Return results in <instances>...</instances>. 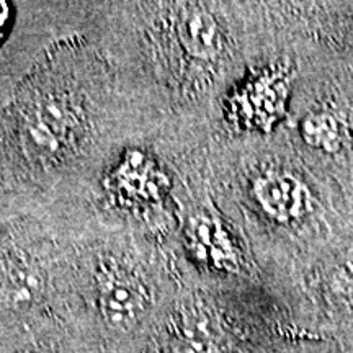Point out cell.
I'll return each mask as SVG.
<instances>
[{"label":"cell","mask_w":353,"mask_h":353,"mask_svg":"<svg viewBox=\"0 0 353 353\" xmlns=\"http://www.w3.org/2000/svg\"><path fill=\"white\" fill-rule=\"evenodd\" d=\"M141 123L85 33L52 43L21 79L3 126L25 211H83L113 148Z\"/></svg>","instance_id":"6da1fadb"},{"label":"cell","mask_w":353,"mask_h":353,"mask_svg":"<svg viewBox=\"0 0 353 353\" xmlns=\"http://www.w3.org/2000/svg\"><path fill=\"white\" fill-rule=\"evenodd\" d=\"M182 298L170 314L167 353H223L224 332L213 311L195 296Z\"/></svg>","instance_id":"7a4b0ae2"},{"label":"cell","mask_w":353,"mask_h":353,"mask_svg":"<svg viewBox=\"0 0 353 353\" xmlns=\"http://www.w3.org/2000/svg\"><path fill=\"white\" fill-rule=\"evenodd\" d=\"M260 211L276 224L299 221L309 208V193L296 175L280 169H268L255 176L250 185Z\"/></svg>","instance_id":"3957f363"},{"label":"cell","mask_w":353,"mask_h":353,"mask_svg":"<svg viewBox=\"0 0 353 353\" xmlns=\"http://www.w3.org/2000/svg\"><path fill=\"white\" fill-rule=\"evenodd\" d=\"M303 136L314 148L337 152L342 145V128L330 113H314L303 123Z\"/></svg>","instance_id":"277c9868"},{"label":"cell","mask_w":353,"mask_h":353,"mask_svg":"<svg viewBox=\"0 0 353 353\" xmlns=\"http://www.w3.org/2000/svg\"><path fill=\"white\" fill-rule=\"evenodd\" d=\"M334 286L339 293L347 298H353V260H348L339 267L334 278Z\"/></svg>","instance_id":"5b68a950"},{"label":"cell","mask_w":353,"mask_h":353,"mask_svg":"<svg viewBox=\"0 0 353 353\" xmlns=\"http://www.w3.org/2000/svg\"><path fill=\"white\" fill-rule=\"evenodd\" d=\"M15 3L0 2V46L10 38V33L15 25Z\"/></svg>","instance_id":"8992f818"},{"label":"cell","mask_w":353,"mask_h":353,"mask_svg":"<svg viewBox=\"0 0 353 353\" xmlns=\"http://www.w3.org/2000/svg\"><path fill=\"white\" fill-rule=\"evenodd\" d=\"M19 353H43V352H39L38 348H32V347H28V348H23V350H20Z\"/></svg>","instance_id":"52a82bcc"}]
</instances>
